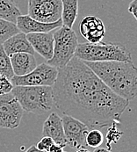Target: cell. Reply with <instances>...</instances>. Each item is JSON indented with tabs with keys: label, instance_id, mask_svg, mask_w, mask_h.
<instances>
[{
	"label": "cell",
	"instance_id": "obj_20",
	"mask_svg": "<svg viewBox=\"0 0 137 152\" xmlns=\"http://www.w3.org/2000/svg\"><path fill=\"white\" fill-rule=\"evenodd\" d=\"M103 142H104V135L101 131L95 129L91 131L89 130L85 138V142L87 146L96 149L99 147L103 143Z\"/></svg>",
	"mask_w": 137,
	"mask_h": 152
},
{
	"label": "cell",
	"instance_id": "obj_29",
	"mask_svg": "<svg viewBox=\"0 0 137 152\" xmlns=\"http://www.w3.org/2000/svg\"><path fill=\"white\" fill-rule=\"evenodd\" d=\"M63 152H64V151H63Z\"/></svg>",
	"mask_w": 137,
	"mask_h": 152
},
{
	"label": "cell",
	"instance_id": "obj_16",
	"mask_svg": "<svg viewBox=\"0 0 137 152\" xmlns=\"http://www.w3.org/2000/svg\"><path fill=\"white\" fill-rule=\"evenodd\" d=\"M78 14V0H62L61 20L63 26L71 28Z\"/></svg>",
	"mask_w": 137,
	"mask_h": 152
},
{
	"label": "cell",
	"instance_id": "obj_4",
	"mask_svg": "<svg viewBox=\"0 0 137 152\" xmlns=\"http://www.w3.org/2000/svg\"><path fill=\"white\" fill-rule=\"evenodd\" d=\"M11 92L28 113L45 114L55 107L52 86H13Z\"/></svg>",
	"mask_w": 137,
	"mask_h": 152
},
{
	"label": "cell",
	"instance_id": "obj_11",
	"mask_svg": "<svg viewBox=\"0 0 137 152\" xmlns=\"http://www.w3.org/2000/svg\"><path fill=\"white\" fill-rule=\"evenodd\" d=\"M16 26L20 32L25 34L32 33H49L63 26L61 19L53 23H44L31 18L28 15H20L17 18Z\"/></svg>",
	"mask_w": 137,
	"mask_h": 152
},
{
	"label": "cell",
	"instance_id": "obj_7",
	"mask_svg": "<svg viewBox=\"0 0 137 152\" xmlns=\"http://www.w3.org/2000/svg\"><path fill=\"white\" fill-rule=\"evenodd\" d=\"M24 110L12 92L0 95V128L8 129L18 128Z\"/></svg>",
	"mask_w": 137,
	"mask_h": 152
},
{
	"label": "cell",
	"instance_id": "obj_27",
	"mask_svg": "<svg viewBox=\"0 0 137 152\" xmlns=\"http://www.w3.org/2000/svg\"><path fill=\"white\" fill-rule=\"evenodd\" d=\"M93 152H111V151H109L107 149H105V148H99V147H98V148H96L94 150Z\"/></svg>",
	"mask_w": 137,
	"mask_h": 152
},
{
	"label": "cell",
	"instance_id": "obj_14",
	"mask_svg": "<svg viewBox=\"0 0 137 152\" xmlns=\"http://www.w3.org/2000/svg\"><path fill=\"white\" fill-rule=\"evenodd\" d=\"M11 64L14 76H24L34 70L37 64L34 55L28 53H17L10 56Z\"/></svg>",
	"mask_w": 137,
	"mask_h": 152
},
{
	"label": "cell",
	"instance_id": "obj_25",
	"mask_svg": "<svg viewBox=\"0 0 137 152\" xmlns=\"http://www.w3.org/2000/svg\"><path fill=\"white\" fill-rule=\"evenodd\" d=\"M47 152H63V147H62L59 144L53 143V145L49 148Z\"/></svg>",
	"mask_w": 137,
	"mask_h": 152
},
{
	"label": "cell",
	"instance_id": "obj_19",
	"mask_svg": "<svg viewBox=\"0 0 137 152\" xmlns=\"http://www.w3.org/2000/svg\"><path fill=\"white\" fill-rule=\"evenodd\" d=\"M20 33L16 24L0 19V44H3L12 35Z\"/></svg>",
	"mask_w": 137,
	"mask_h": 152
},
{
	"label": "cell",
	"instance_id": "obj_15",
	"mask_svg": "<svg viewBox=\"0 0 137 152\" xmlns=\"http://www.w3.org/2000/svg\"><path fill=\"white\" fill-rule=\"evenodd\" d=\"M2 45L9 56L17 53H28L31 55H34L35 53L26 38V34L21 32L10 37Z\"/></svg>",
	"mask_w": 137,
	"mask_h": 152
},
{
	"label": "cell",
	"instance_id": "obj_21",
	"mask_svg": "<svg viewBox=\"0 0 137 152\" xmlns=\"http://www.w3.org/2000/svg\"><path fill=\"white\" fill-rule=\"evenodd\" d=\"M117 122H113L110 125V128L106 134V140H107V147H110L112 142H116L122 135V132L120 131L117 128Z\"/></svg>",
	"mask_w": 137,
	"mask_h": 152
},
{
	"label": "cell",
	"instance_id": "obj_22",
	"mask_svg": "<svg viewBox=\"0 0 137 152\" xmlns=\"http://www.w3.org/2000/svg\"><path fill=\"white\" fill-rule=\"evenodd\" d=\"M13 88V86L10 79L5 77L4 76L0 75V95L10 93Z\"/></svg>",
	"mask_w": 137,
	"mask_h": 152
},
{
	"label": "cell",
	"instance_id": "obj_13",
	"mask_svg": "<svg viewBox=\"0 0 137 152\" xmlns=\"http://www.w3.org/2000/svg\"><path fill=\"white\" fill-rule=\"evenodd\" d=\"M42 134L43 136L50 137L55 143L59 144L63 148L67 146V142L63 132L62 117H60L56 113H51L44 121Z\"/></svg>",
	"mask_w": 137,
	"mask_h": 152
},
{
	"label": "cell",
	"instance_id": "obj_1",
	"mask_svg": "<svg viewBox=\"0 0 137 152\" xmlns=\"http://www.w3.org/2000/svg\"><path fill=\"white\" fill-rule=\"evenodd\" d=\"M55 107L85 123L89 129L120 122L129 101L106 86L83 61L74 56L58 69L52 86Z\"/></svg>",
	"mask_w": 137,
	"mask_h": 152
},
{
	"label": "cell",
	"instance_id": "obj_3",
	"mask_svg": "<svg viewBox=\"0 0 137 152\" xmlns=\"http://www.w3.org/2000/svg\"><path fill=\"white\" fill-rule=\"evenodd\" d=\"M75 56L83 62L132 61V54L126 46L103 42L77 44Z\"/></svg>",
	"mask_w": 137,
	"mask_h": 152
},
{
	"label": "cell",
	"instance_id": "obj_12",
	"mask_svg": "<svg viewBox=\"0 0 137 152\" xmlns=\"http://www.w3.org/2000/svg\"><path fill=\"white\" fill-rule=\"evenodd\" d=\"M26 38L37 52L47 61L52 58L54 51V37L53 34L49 33H32L27 34Z\"/></svg>",
	"mask_w": 137,
	"mask_h": 152
},
{
	"label": "cell",
	"instance_id": "obj_18",
	"mask_svg": "<svg viewBox=\"0 0 137 152\" xmlns=\"http://www.w3.org/2000/svg\"><path fill=\"white\" fill-rule=\"evenodd\" d=\"M0 75L4 76L10 80L14 76L11 64L10 56L4 51L2 44H0Z\"/></svg>",
	"mask_w": 137,
	"mask_h": 152
},
{
	"label": "cell",
	"instance_id": "obj_17",
	"mask_svg": "<svg viewBox=\"0 0 137 152\" xmlns=\"http://www.w3.org/2000/svg\"><path fill=\"white\" fill-rule=\"evenodd\" d=\"M21 14L14 0H0V19L16 24L17 18Z\"/></svg>",
	"mask_w": 137,
	"mask_h": 152
},
{
	"label": "cell",
	"instance_id": "obj_5",
	"mask_svg": "<svg viewBox=\"0 0 137 152\" xmlns=\"http://www.w3.org/2000/svg\"><path fill=\"white\" fill-rule=\"evenodd\" d=\"M53 56L47 61V64L56 69H60L67 65L68 62L75 56L78 39L74 30L63 26L53 34Z\"/></svg>",
	"mask_w": 137,
	"mask_h": 152
},
{
	"label": "cell",
	"instance_id": "obj_26",
	"mask_svg": "<svg viewBox=\"0 0 137 152\" xmlns=\"http://www.w3.org/2000/svg\"><path fill=\"white\" fill-rule=\"evenodd\" d=\"M25 152H46V151H39L35 146H31V147H29L26 151Z\"/></svg>",
	"mask_w": 137,
	"mask_h": 152
},
{
	"label": "cell",
	"instance_id": "obj_8",
	"mask_svg": "<svg viewBox=\"0 0 137 152\" xmlns=\"http://www.w3.org/2000/svg\"><path fill=\"white\" fill-rule=\"evenodd\" d=\"M62 0H29L28 16L44 23H53L61 19Z\"/></svg>",
	"mask_w": 137,
	"mask_h": 152
},
{
	"label": "cell",
	"instance_id": "obj_24",
	"mask_svg": "<svg viewBox=\"0 0 137 152\" xmlns=\"http://www.w3.org/2000/svg\"><path fill=\"white\" fill-rule=\"evenodd\" d=\"M137 0H133L130 4H129V6H128V12L134 16V18L137 20V12H136V9H137Z\"/></svg>",
	"mask_w": 137,
	"mask_h": 152
},
{
	"label": "cell",
	"instance_id": "obj_9",
	"mask_svg": "<svg viewBox=\"0 0 137 152\" xmlns=\"http://www.w3.org/2000/svg\"><path fill=\"white\" fill-rule=\"evenodd\" d=\"M62 121L67 145L77 150L86 148L87 145L85 138L90 130L88 126L77 119L68 115H63V117H62Z\"/></svg>",
	"mask_w": 137,
	"mask_h": 152
},
{
	"label": "cell",
	"instance_id": "obj_23",
	"mask_svg": "<svg viewBox=\"0 0 137 152\" xmlns=\"http://www.w3.org/2000/svg\"><path fill=\"white\" fill-rule=\"evenodd\" d=\"M54 141L50 138V137H47V136H43V138L37 143V145L35 146L39 151H48L49 148L53 145Z\"/></svg>",
	"mask_w": 137,
	"mask_h": 152
},
{
	"label": "cell",
	"instance_id": "obj_6",
	"mask_svg": "<svg viewBox=\"0 0 137 152\" xmlns=\"http://www.w3.org/2000/svg\"><path fill=\"white\" fill-rule=\"evenodd\" d=\"M57 75L58 69L43 63L26 75L13 76L11 82L13 86H53Z\"/></svg>",
	"mask_w": 137,
	"mask_h": 152
},
{
	"label": "cell",
	"instance_id": "obj_2",
	"mask_svg": "<svg viewBox=\"0 0 137 152\" xmlns=\"http://www.w3.org/2000/svg\"><path fill=\"white\" fill-rule=\"evenodd\" d=\"M118 96L130 101L137 95V69L132 61L84 62Z\"/></svg>",
	"mask_w": 137,
	"mask_h": 152
},
{
	"label": "cell",
	"instance_id": "obj_10",
	"mask_svg": "<svg viewBox=\"0 0 137 152\" xmlns=\"http://www.w3.org/2000/svg\"><path fill=\"white\" fill-rule=\"evenodd\" d=\"M81 35L90 43H98L102 42L106 28L103 21L95 16H86L79 24Z\"/></svg>",
	"mask_w": 137,
	"mask_h": 152
},
{
	"label": "cell",
	"instance_id": "obj_28",
	"mask_svg": "<svg viewBox=\"0 0 137 152\" xmlns=\"http://www.w3.org/2000/svg\"><path fill=\"white\" fill-rule=\"evenodd\" d=\"M76 152H91L90 151H88L87 149H85V148H82V149H78L77 151Z\"/></svg>",
	"mask_w": 137,
	"mask_h": 152
}]
</instances>
